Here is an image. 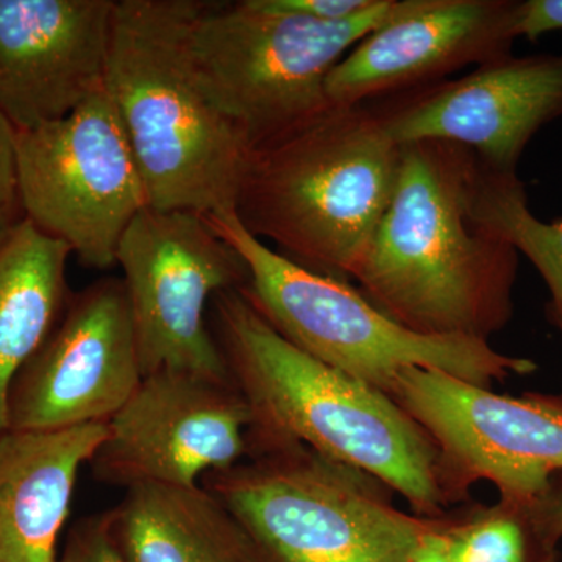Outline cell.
Listing matches in <instances>:
<instances>
[{
  "instance_id": "cell-1",
  "label": "cell",
  "mask_w": 562,
  "mask_h": 562,
  "mask_svg": "<svg viewBox=\"0 0 562 562\" xmlns=\"http://www.w3.org/2000/svg\"><path fill=\"white\" fill-rule=\"evenodd\" d=\"M476 166L446 140L402 146L390 205L351 279L417 335L490 341L512 321L519 254L473 216Z\"/></svg>"
},
{
  "instance_id": "cell-2",
  "label": "cell",
  "mask_w": 562,
  "mask_h": 562,
  "mask_svg": "<svg viewBox=\"0 0 562 562\" xmlns=\"http://www.w3.org/2000/svg\"><path fill=\"white\" fill-rule=\"evenodd\" d=\"M211 306V331L251 413L247 457L302 443L371 473L417 516L450 512L438 446L397 403L286 341L241 288L221 292Z\"/></svg>"
},
{
  "instance_id": "cell-3",
  "label": "cell",
  "mask_w": 562,
  "mask_h": 562,
  "mask_svg": "<svg viewBox=\"0 0 562 562\" xmlns=\"http://www.w3.org/2000/svg\"><path fill=\"white\" fill-rule=\"evenodd\" d=\"M401 158L380 111L330 103L247 150L236 217L303 268L353 279L390 205Z\"/></svg>"
},
{
  "instance_id": "cell-4",
  "label": "cell",
  "mask_w": 562,
  "mask_h": 562,
  "mask_svg": "<svg viewBox=\"0 0 562 562\" xmlns=\"http://www.w3.org/2000/svg\"><path fill=\"white\" fill-rule=\"evenodd\" d=\"M205 0H116L105 90L155 210L235 213L247 147L192 63Z\"/></svg>"
},
{
  "instance_id": "cell-5",
  "label": "cell",
  "mask_w": 562,
  "mask_h": 562,
  "mask_svg": "<svg viewBox=\"0 0 562 562\" xmlns=\"http://www.w3.org/2000/svg\"><path fill=\"white\" fill-rule=\"evenodd\" d=\"M247 266L241 288L286 341L336 371L391 391L406 369L441 371L476 386L531 375L530 358L501 353L482 339L417 335L373 306L347 281L310 271L243 227L236 214L206 216Z\"/></svg>"
},
{
  "instance_id": "cell-6",
  "label": "cell",
  "mask_w": 562,
  "mask_h": 562,
  "mask_svg": "<svg viewBox=\"0 0 562 562\" xmlns=\"http://www.w3.org/2000/svg\"><path fill=\"white\" fill-rule=\"evenodd\" d=\"M201 484L239 520L260 562H412L438 519L403 512L371 473L302 443L251 452Z\"/></svg>"
},
{
  "instance_id": "cell-7",
  "label": "cell",
  "mask_w": 562,
  "mask_h": 562,
  "mask_svg": "<svg viewBox=\"0 0 562 562\" xmlns=\"http://www.w3.org/2000/svg\"><path fill=\"white\" fill-rule=\"evenodd\" d=\"M394 0L349 22L276 9L269 0L210 2L192 22V63L203 91L247 150L330 105L328 74L383 24Z\"/></svg>"
},
{
  "instance_id": "cell-8",
  "label": "cell",
  "mask_w": 562,
  "mask_h": 562,
  "mask_svg": "<svg viewBox=\"0 0 562 562\" xmlns=\"http://www.w3.org/2000/svg\"><path fill=\"white\" fill-rule=\"evenodd\" d=\"M25 221L106 271L133 220L149 206L138 161L109 92L32 131L18 132Z\"/></svg>"
},
{
  "instance_id": "cell-9",
  "label": "cell",
  "mask_w": 562,
  "mask_h": 562,
  "mask_svg": "<svg viewBox=\"0 0 562 562\" xmlns=\"http://www.w3.org/2000/svg\"><path fill=\"white\" fill-rule=\"evenodd\" d=\"M116 266L144 376L180 371L232 382L209 308L221 292L247 283V266L206 216L147 206L122 236Z\"/></svg>"
},
{
  "instance_id": "cell-10",
  "label": "cell",
  "mask_w": 562,
  "mask_h": 562,
  "mask_svg": "<svg viewBox=\"0 0 562 562\" xmlns=\"http://www.w3.org/2000/svg\"><path fill=\"white\" fill-rule=\"evenodd\" d=\"M387 397L438 446L452 506L482 480L502 501L535 502L562 472V394H497L450 373L406 369Z\"/></svg>"
},
{
  "instance_id": "cell-11",
  "label": "cell",
  "mask_w": 562,
  "mask_h": 562,
  "mask_svg": "<svg viewBox=\"0 0 562 562\" xmlns=\"http://www.w3.org/2000/svg\"><path fill=\"white\" fill-rule=\"evenodd\" d=\"M251 413L233 382L198 373L146 375L106 422L91 458L94 479L110 486H198L209 473L246 460Z\"/></svg>"
},
{
  "instance_id": "cell-12",
  "label": "cell",
  "mask_w": 562,
  "mask_h": 562,
  "mask_svg": "<svg viewBox=\"0 0 562 562\" xmlns=\"http://www.w3.org/2000/svg\"><path fill=\"white\" fill-rule=\"evenodd\" d=\"M143 379L124 281L105 277L70 295L54 330L18 372L7 401L9 430L106 424Z\"/></svg>"
},
{
  "instance_id": "cell-13",
  "label": "cell",
  "mask_w": 562,
  "mask_h": 562,
  "mask_svg": "<svg viewBox=\"0 0 562 562\" xmlns=\"http://www.w3.org/2000/svg\"><path fill=\"white\" fill-rule=\"evenodd\" d=\"M517 0H394L386 20L325 81L333 105L422 90L468 66L512 55Z\"/></svg>"
},
{
  "instance_id": "cell-14",
  "label": "cell",
  "mask_w": 562,
  "mask_h": 562,
  "mask_svg": "<svg viewBox=\"0 0 562 562\" xmlns=\"http://www.w3.org/2000/svg\"><path fill=\"white\" fill-rule=\"evenodd\" d=\"M398 146L446 140L502 172H516L530 140L562 117V54L484 63L380 111Z\"/></svg>"
},
{
  "instance_id": "cell-15",
  "label": "cell",
  "mask_w": 562,
  "mask_h": 562,
  "mask_svg": "<svg viewBox=\"0 0 562 562\" xmlns=\"http://www.w3.org/2000/svg\"><path fill=\"white\" fill-rule=\"evenodd\" d=\"M116 0H0V114L18 132L105 90Z\"/></svg>"
},
{
  "instance_id": "cell-16",
  "label": "cell",
  "mask_w": 562,
  "mask_h": 562,
  "mask_svg": "<svg viewBox=\"0 0 562 562\" xmlns=\"http://www.w3.org/2000/svg\"><path fill=\"white\" fill-rule=\"evenodd\" d=\"M106 424L0 436V562H57L80 469Z\"/></svg>"
},
{
  "instance_id": "cell-17",
  "label": "cell",
  "mask_w": 562,
  "mask_h": 562,
  "mask_svg": "<svg viewBox=\"0 0 562 562\" xmlns=\"http://www.w3.org/2000/svg\"><path fill=\"white\" fill-rule=\"evenodd\" d=\"M106 516L124 562H260L243 525L202 484H138Z\"/></svg>"
},
{
  "instance_id": "cell-18",
  "label": "cell",
  "mask_w": 562,
  "mask_h": 562,
  "mask_svg": "<svg viewBox=\"0 0 562 562\" xmlns=\"http://www.w3.org/2000/svg\"><path fill=\"white\" fill-rule=\"evenodd\" d=\"M69 247L24 221L0 246V436L18 372L58 324L70 294Z\"/></svg>"
},
{
  "instance_id": "cell-19",
  "label": "cell",
  "mask_w": 562,
  "mask_h": 562,
  "mask_svg": "<svg viewBox=\"0 0 562 562\" xmlns=\"http://www.w3.org/2000/svg\"><path fill=\"white\" fill-rule=\"evenodd\" d=\"M473 216L487 231L525 255L549 288L547 310L562 312V220L543 222L532 214L517 172H502L479 158L472 181Z\"/></svg>"
},
{
  "instance_id": "cell-20",
  "label": "cell",
  "mask_w": 562,
  "mask_h": 562,
  "mask_svg": "<svg viewBox=\"0 0 562 562\" xmlns=\"http://www.w3.org/2000/svg\"><path fill=\"white\" fill-rule=\"evenodd\" d=\"M442 535L452 562H558L531 502L498 501L442 516Z\"/></svg>"
},
{
  "instance_id": "cell-21",
  "label": "cell",
  "mask_w": 562,
  "mask_h": 562,
  "mask_svg": "<svg viewBox=\"0 0 562 562\" xmlns=\"http://www.w3.org/2000/svg\"><path fill=\"white\" fill-rule=\"evenodd\" d=\"M18 131L0 114V246L25 221L18 173Z\"/></svg>"
},
{
  "instance_id": "cell-22",
  "label": "cell",
  "mask_w": 562,
  "mask_h": 562,
  "mask_svg": "<svg viewBox=\"0 0 562 562\" xmlns=\"http://www.w3.org/2000/svg\"><path fill=\"white\" fill-rule=\"evenodd\" d=\"M57 562H124L111 538L106 513L81 519L70 530Z\"/></svg>"
},
{
  "instance_id": "cell-23",
  "label": "cell",
  "mask_w": 562,
  "mask_h": 562,
  "mask_svg": "<svg viewBox=\"0 0 562 562\" xmlns=\"http://www.w3.org/2000/svg\"><path fill=\"white\" fill-rule=\"evenodd\" d=\"M376 0H269L276 9L324 22L357 20L375 5Z\"/></svg>"
},
{
  "instance_id": "cell-24",
  "label": "cell",
  "mask_w": 562,
  "mask_h": 562,
  "mask_svg": "<svg viewBox=\"0 0 562 562\" xmlns=\"http://www.w3.org/2000/svg\"><path fill=\"white\" fill-rule=\"evenodd\" d=\"M562 32V0H525L517 18L519 38L538 41L547 33Z\"/></svg>"
},
{
  "instance_id": "cell-25",
  "label": "cell",
  "mask_w": 562,
  "mask_h": 562,
  "mask_svg": "<svg viewBox=\"0 0 562 562\" xmlns=\"http://www.w3.org/2000/svg\"><path fill=\"white\" fill-rule=\"evenodd\" d=\"M531 508L547 538L558 546L562 539V472L553 476L542 497L531 502Z\"/></svg>"
},
{
  "instance_id": "cell-26",
  "label": "cell",
  "mask_w": 562,
  "mask_h": 562,
  "mask_svg": "<svg viewBox=\"0 0 562 562\" xmlns=\"http://www.w3.org/2000/svg\"><path fill=\"white\" fill-rule=\"evenodd\" d=\"M412 562H452L442 535V516L422 536Z\"/></svg>"
},
{
  "instance_id": "cell-27",
  "label": "cell",
  "mask_w": 562,
  "mask_h": 562,
  "mask_svg": "<svg viewBox=\"0 0 562 562\" xmlns=\"http://www.w3.org/2000/svg\"><path fill=\"white\" fill-rule=\"evenodd\" d=\"M547 313H549V321L552 322L554 327H557L562 335V312H552V310H547Z\"/></svg>"
}]
</instances>
